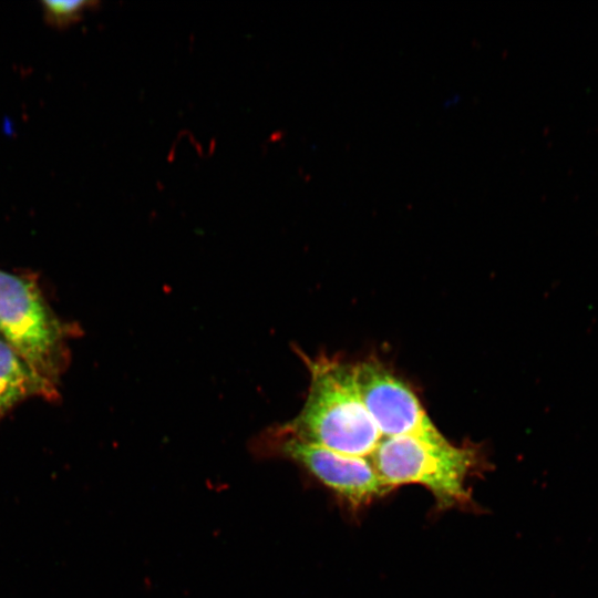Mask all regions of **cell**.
I'll return each mask as SVG.
<instances>
[{"mask_svg":"<svg viewBox=\"0 0 598 598\" xmlns=\"http://www.w3.org/2000/svg\"><path fill=\"white\" fill-rule=\"evenodd\" d=\"M370 460L389 489L405 484L422 485L441 508L467 504L471 499L465 483L476 467L477 454L468 446L454 445L445 437H382Z\"/></svg>","mask_w":598,"mask_h":598,"instance_id":"cell-2","label":"cell"},{"mask_svg":"<svg viewBox=\"0 0 598 598\" xmlns=\"http://www.w3.org/2000/svg\"><path fill=\"white\" fill-rule=\"evenodd\" d=\"M40 395L53 399L55 384L38 374L0 339V419L21 401Z\"/></svg>","mask_w":598,"mask_h":598,"instance_id":"cell-6","label":"cell"},{"mask_svg":"<svg viewBox=\"0 0 598 598\" xmlns=\"http://www.w3.org/2000/svg\"><path fill=\"white\" fill-rule=\"evenodd\" d=\"M308 367L306 402L279 434L346 455L370 457L382 436L361 400L353 364L319 358L310 360Z\"/></svg>","mask_w":598,"mask_h":598,"instance_id":"cell-1","label":"cell"},{"mask_svg":"<svg viewBox=\"0 0 598 598\" xmlns=\"http://www.w3.org/2000/svg\"><path fill=\"white\" fill-rule=\"evenodd\" d=\"M91 4V2L83 0H70V1H44L43 9L45 16L56 24H65L73 19L80 17V14Z\"/></svg>","mask_w":598,"mask_h":598,"instance_id":"cell-7","label":"cell"},{"mask_svg":"<svg viewBox=\"0 0 598 598\" xmlns=\"http://www.w3.org/2000/svg\"><path fill=\"white\" fill-rule=\"evenodd\" d=\"M361 400L382 437H445L429 417L414 391L381 362L353 364Z\"/></svg>","mask_w":598,"mask_h":598,"instance_id":"cell-4","label":"cell"},{"mask_svg":"<svg viewBox=\"0 0 598 598\" xmlns=\"http://www.w3.org/2000/svg\"><path fill=\"white\" fill-rule=\"evenodd\" d=\"M0 332L38 374L55 384L65 357L62 326L34 281L2 270Z\"/></svg>","mask_w":598,"mask_h":598,"instance_id":"cell-3","label":"cell"},{"mask_svg":"<svg viewBox=\"0 0 598 598\" xmlns=\"http://www.w3.org/2000/svg\"><path fill=\"white\" fill-rule=\"evenodd\" d=\"M279 436L280 451L285 455L300 463L353 507L365 505L390 491L370 457L346 455L296 437Z\"/></svg>","mask_w":598,"mask_h":598,"instance_id":"cell-5","label":"cell"}]
</instances>
